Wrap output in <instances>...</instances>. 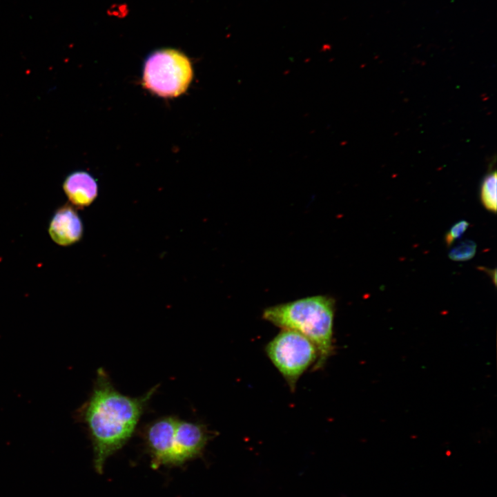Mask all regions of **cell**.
Returning a JSON list of instances; mask_svg holds the SVG:
<instances>
[{
    "mask_svg": "<svg viewBox=\"0 0 497 497\" xmlns=\"http://www.w3.org/2000/svg\"><path fill=\"white\" fill-rule=\"evenodd\" d=\"M158 386L138 397L119 392L103 369L97 371L91 393L77 409V419L88 431L95 471L101 474L106 460L132 437Z\"/></svg>",
    "mask_w": 497,
    "mask_h": 497,
    "instance_id": "6da1fadb",
    "label": "cell"
},
{
    "mask_svg": "<svg viewBox=\"0 0 497 497\" xmlns=\"http://www.w3.org/2000/svg\"><path fill=\"white\" fill-rule=\"evenodd\" d=\"M334 313L332 298L315 295L266 308L262 317L282 329L295 331L309 339L318 351L313 370H318L333 352Z\"/></svg>",
    "mask_w": 497,
    "mask_h": 497,
    "instance_id": "7a4b0ae2",
    "label": "cell"
},
{
    "mask_svg": "<svg viewBox=\"0 0 497 497\" xmlns=\"http://www.w3.org/2000/svg\"><path fill=\"white\" fill-rule=\"evenodd\" d=\"M193 75L192 64L184 54L174 49H161L146 59L143 84L159 97H175L186 92Z\"/></svg>",
    "mask_w": 497,
    "mask_h": 497,
    "instance_id": "3957f363",
    "label": "cell"
},
{
    "mask_svg": "<svg viewBox=\"0 0 497 497\" xmlns=\"http://www.w3.org/2000/svg\"><path fill=\"white\" fill-rule=\"evenodd\" d=\"M265 351L275 368L294 391L302 375L314 366L318 351L306 337L295 331L282 329L265 347Z\"/></svg>",
    "mask_w": 497,
    "mask_h": 497,
    "instance_id": "277c9868",
    "label": "cell"
},
{
    "mask_svg": "<svg viewBox=\"0 0 497 497\" xmlns=\"http://www.w3.org/2000/svg\"><path fill=\"white\" fill-rule=\"evenodd\" d=\"M178 418L166 416L147 425L144 438L154 469L171 466L175 427Z\"/></svg>",
    "mask_w": 497,
    "mask_h": 497,
    "instance_id": "5b68a950",
    "label": "cell"
},
{
    "mask_svg": "<svg viewBox=\"0 0 497 497\" xmlns=\"http://www.w3.org/2000/svg\"><path fill=\"white\" fill-rule=\"evenodd\" d=\"M212 435L198 422L177 419L173 441L171 466H177L201 456Z\"/></svg>",
    "mask_w": 497,
    "mask_h": 497,
    "instance_id": "8992f818",
    "label": "cell"
},
{
    "mask_svg": "<svg viewBox=\"0 0 497 497\" xmlns=\"http://www.w3.org/2000/svg\"><path fill=\"white\" fill-rule=\"evenodd\" d=\"M83 224L75 208L66 204L59 207L51 218L48 233L54 242L67 246L79 242L83 235Z\"/></svg>",
    "mask_w": 497,
    "mask_h": 497,
    "instance_id": "52a82bcc",
    "label": "cell"
},
{
    "mask_svg": "<svg viewBox=\"0 0 497 497\" xmlns=\"http://www.w3.org/2000/svg\"><path fill=\"white\" fill-rule=\"evenodd\" d=\"M62 186L72 204L80 208L91 204L98 193L96 180L84 170L70 173L65 178Z\"/></svg>",
    "mask_w": 497,
    "mask_h": 497,
    "instance_id": "ba28073f",
    "label": "cell"
},
{
    "mask_svg": "<svg viewBox=\"0 0 497 497\" xmlns=\"http://www.w3.org/2000/svg\"><path fill=\"white\" fill-rule=\"evenodd\" d=\"M496 173L491 172L484 178L480 188V199L484 206L492 212L496 211Z\"/></svg>",
    "mask_w": 497,
    "mask_h": 497,
    "instance_id": "9c48e42d",
    "label": "cell"
},
{
    "mask_svg": "<svg viewBox=\"0 0 497 497\" xmlns=\"http://www.w3.org/2000/svg\"><path fill=\"white\" fill-rule=\"evenodd\" d=\"M476 251V243L471 240H466L453 248L449 253V257L454 261H466L471 259Z\"/></svg>",
    "mask_w": 497,
    "mask_h": 497,
    "instance_id": "30bf717a",
    "label": "cell"
},
{
    "mask_svg": "<svg viewBox=\"0 0 497 497\" xmlns=\"http://www.w3.org/2000/svg\"><path fill=\"white\" fill-rule=\"evenodd\" d=\"M469 225V222L465 220H461L453 225L445 235V240L447 245L450 246L456 240L460 237Z\"/></svg>",
    "mask_w": 497,
    "mask_h": 497,
    "instance_id": "8fae6325",
    "label": "cell"
}]
</instances>
